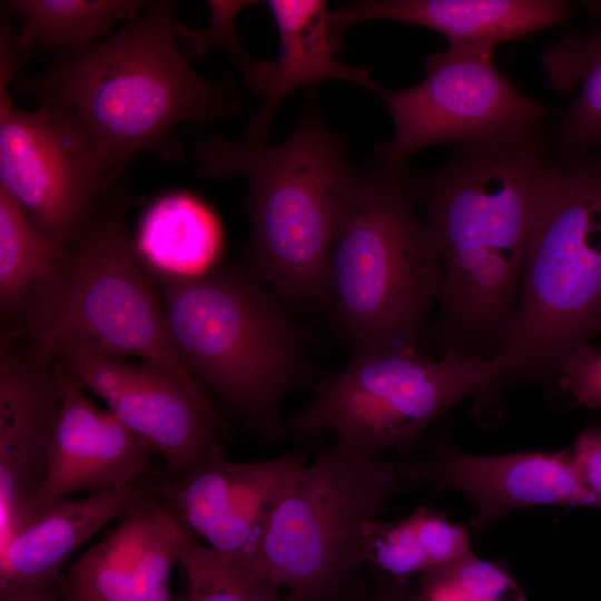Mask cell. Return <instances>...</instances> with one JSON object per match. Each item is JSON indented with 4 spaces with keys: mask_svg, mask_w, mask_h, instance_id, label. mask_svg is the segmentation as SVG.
Returning a JSON list of instances; mask_svg holds the SVG:
<instances>
[{
    "mask_svg": "<svg viewBox=\"0 0 601 601\" xmlns=\"http://www.w3.org/2000/svg\"><path fill=\"white\" fill-rule=\"evenodd\" d=\"M175 4L148 2L120 31L60 49L47 71L19 79L18 88L70 108L118 173L145 150L180 160L170 130L228 118L239 99L228 81L211 82L191 69L175 32Z\"/></svg>",
    "mask_w": 601,
    "mask_h": 601,
    "instance_id": "obj_2",
    "label": "cell"
},
{
    "mask_svg": "<svg viewBox=\"0 0 601 601\" xmlns=\"http://www.w3.org/2000/svg\"><path fill=\"white\" fill-rule=\"evenodd\" d=\"M540 131L462 147L441 168L400 178L440 248L443 353L504 349L528 249L560 183Z\"/></svg>",
    "mask_w": 601,
    "mask_h": 601,
    "instance_id": "obj_1",
    "label": "cell"
},
{
    "mask_svg": "<svg viewBox=\"0 0 601 601\" xmlns=\"http://www.w3.org/2000/svg\"><path fill=\"white\" fill-rule=\"evenodd\" d=\"M493 51L449 46L427 57L420 83L382 88L394 125L392 140L376 146L382 173L400 179L408 158L432 145L467 147L541 130L550 110L497 71Z\"/></svg>",
    "mask_w": 601,
    "mask_h": 601,
    "instance_id": "obj_10",
    "label": "cell"
},
{
    "mask_svg": "<svg viewBox=\"0 0 601 601\" xmlns=\"http://www.w3.org/2000/svg\"><path fill=\"white\" fill-rule=\"evenodd\" d=\"M504 367L503 353L490 358L443 353L431 359L405 346L353 352L342 372L313 385V400L286 423L299 434L332 431L335 445L364 459L407 452L461 401L475 396L477 414L495 404Z\"/></svg>",
    "mask_w": 601,
    "mask_h": 601,
    "instance_id": "obj_8",
    "label": "cell"
},
{
    "mask_svg": "<svg viewBox=\"0 0 601 601\" xmlns=\"http://www.w3.org/2000/svg\"><path fill=\"white\" fill-rule=\"evenodd\" d=\"M155 279L171 342L187 370L260 441H300L279 410L312 371L305 337L283 300L247 267Z\"/></svg>",
    "mask_w": 601,
    "mask_h": 601,
    "instance_id": "obj_4",
    "label": "cell"
},
{
    "mask_svg": "<svg viewBox=\"0 0 601 601\" xmlns=\"http://www.w3.org/2000/svg\"><path fill=\"white\" fill-rule=\"evenodd\" d=\"M174 601H187L186 594L183 597L175 598Z\"/></svg>",
    "mask_w": 601,
    "mask_h": 601,
    "instance_id": "obj_36",
    "label": "cell"
},
{
    "mask_svg": "<svg viewBox=\"0 0 601 601\" xmlns=\"http://www.w3.org/2000/svg\"><path fill=\"white\" fill-rule=\"evenodd\" d=\"M568 450L581 483L601 509V423L587 426Z\"/></svg>",
    "mask_w": 601,
    "mask_h": 601,
    "instance_id": "obj_31",
    "label": "cell"
},
{
    "mask_svg": "<svg viewBox=\"0 0 601 601\" xmlns=\"http://www.w3.org/2000/svg\"><path fill=\"white\" fill-rule=\"evenodd\" d=\"M194 155L201 176L248 181L247 269L283 302L325 307L331 252L361 178L343 140L309 107L278 145L211 136Z\"/></svg>",
    "mask_w": 601,
    "mask_h": 601,
    "instance_id": "obj_3",
    "label": "cell"
},
{
    "mask_svg": "<svg viewBox=\"0 0 601 601\" xmlns=\"http://www.w3.org/2000/svg\"><path fill=\"white\" fill-rule=\"evenodd\" d=\"M430 569L471 553L467 531L427 508L411 513Z\"/></svg>",
    "mask_w": 601,
    "mask_h": 601,
    "instance_id": "obj_29",
    "label": "cell"
},
{
    "mask_svg": "<svg viewBox=\"0 0 601 601\" xmlns=\"http://www.w3.org/2000/svg\"><path fill=\"white\" fill-rule=\"evenodd\" d=\"M531 239L496 393L550 385L565 359L601 334V152L565 155Z\"/></svg>",
    "mask_w": 601,
    "mask_h": 601,
    "instance_id": "obj_7",
    "label": "cell"
},
{
    "mask_svg": "<svg viewBox=\"0 0 601 601\" xmlns=\"http://www.w3.org/2000/svg\"><path fill=\"white\" fill-rule=\"evenodd\" d=\"M253 3L252 1H209L210 20L201 30L189 29L177 22L176 36L186 41L188 49L185 51L188 59L203 56L211 47L218 46L225 49L231 58L244 51L240 47L236 31L235 18L238 11Z\"/></svg>",
    "mask_w": 601,
    "mask_h": 601,
    "instance_id": "obj_28",
    "label": "cell"
},
{
    "mask_svg": "<svg viewBox=\"0 0 601 601\" xmlns=\"http://www.w3.org/2000/svg\"><path fill=\"white\" fill-rule=\"evenodd\" d=\"M124 200L115 188L62 254L52 280L23 317L26 348L49 363L69 346L140 357L174 378L229 440L224 416L174 347L159 286L127 230Z\"/></svg>",
    "mask_w": 601,
    "mask_h": 601,
    "instance_id": "obj_5",
    "label": "cell"
},
{
    "mask_svg": "<svg viewBox=\"0 0 601 601\" xmlns=\"http://www.w3.org/2000/svg\"><path fill=\"white\" fill-rule=\"evenodd\" d=\"M442 282L436 238L415 216L401 180L381 170L361 177L331 252L325 304L351 353L423 351Z\"/></svg>",
    "mask_w": 601,
    "mask_h": 601,
    "instance_id": "obj_6",
    "label": "cell"
},
{
    "mask_svg": "<svg viewBox=\"0 0 601 601\" xmlns=\"http://www.w3.org/2000/svg\"><path fill=\"white\" fill-rule=\"evenodd\" d=\"M61 406L56 364L2 341L0 354V550L40 485Z\"/></svg>",
    "mask_w": 601,
    "mask_h": 601,
    "instance_id": "obj_17",
    "label": "cell"
},
{
    "mask_svg": "<svg viewBox=\"0 0 601 601\" xmlns=\"http://www.w3.org/2000/svg\"><path fill=\"white\" fill-rule=\"evenodd\" d=\"M562 0H364L329 12L338 40L347 27L367 20H391L430 28L449 46L493 48L540 29L570 21Z\"/></svg>",
    "mask_w": 601,
    "mask_h": 601,
    "instance_id": "obj_20",
    "label": "cell"
},
{
    "mask_svg": "<svg viewBox=\"0 0 601 601\" xmlns=\"http://www.w3.org/2000/svg\"><path fill=\"white\" fill-rule=\"evenodd\" d=\"M24 209L0 187V307L2 318L24 317L52 280L62 254Z\"/></svg>",
    "mask_w": 601,
    "mask_h": 601,
    "instance_id": "obj_23",
    "label": "cell"
},
{
    "mask_svg": "<svg viewBox=\"0 0 601 601\" xmlns=\"http://www.w3.org/2000/svg\"><path fill=\"white\" fill-rule=\"evenodd\" d=\"M55 361L161 455V482L188 474L225 440L216 422L184 388L150 363L131 364L79 346L61 349Z\"/></svg>",
    "mask_w": 601,
    "mask_h": 601,
    "instance_id": "obj_13",
    "label": "cell"
},
{
    "mask_svg": "<svg viewBox=\"0 0 601 601\" xmlns=\"http://www.w3.org/2000/svg\"><path fill=\"white\" fill-rule=\"evenodd\" d=\"M501 601H528V600L524 597V594L521 592V590L516 588Z\"/></svg>",
    "mask_w": 601,
    "mask_h": 601,
    "instance_id": "obj_35",
    "label": "cell"
},
{
    "mask_svg": "<svg viewBox=\"0 0 601 601\" xmlns=\"http://www.w3.org/2000/svg\"><path fill=\"white\" fill-rule=\"evenodd\" d=\"M148 2L140 0H12L8 7L21 18L16 48L81 47L107 35L120 21L136 19Z\"/></svg>",
    "mask_w": 601,
    "mask_h": 601,
    "instance_id": "obj_24",
    "label": "cell"
},
{
    "mask_svg": "<svg viewBox=\"0 0 601 601\" xmlns=\"http://www.w3.org/2000/svg\"><path fill=\"white\" fill-rule=\"evenodd\" d=\"M364 601H426L410 579H395L370 571Z\"/></svg>",
    "mask_w": 601,
    "mask_h": 601,
    "instance_id": "obj_32",
    "label": "cell"
},
{
    "mask_svg": "<svg viewBox=\"0 0 601 601\" xmlns=\"http://www.w3.org/2000/svg\"><path fill=\"white\" fill-rule=\"evenodd\" d=\"M55 364L61 406L43 479L19 526L71 493L121 487L155 471L151 457L157 451L114 413L88 398L67 366L58 361Z\"/></svg>",
    "mask_w": 601,
    "mask_h": 601,
    "instance_id": "obj_15",
    "label": "cell"
},
{
    "mask_svg": "<svg viewBox=\"0 0 601 601\" xmlns=\"http://www.w3.org/2000/svg\"><path fill=\"white\" fill-rule=\"evenodd\" d=\"M184 526L158 493L131 505L116 528L56 582L66 601H174Z\"/></svg>",
    "mask_w": 601,
    "mask_h": 601,
    "instance_id": "obj_16",
    "label": "cell"
},
{
    "mask_svg": "<svg viewBox=\"0 0 601 601\" xmlns=\"http://www.w3.org/2000/svg\"><path fill=\"white\" fill-rule=\"evenodd\" d=\"M361 558L370 571L395 579H408L430 568L411 514L390 522L378 518L368 522Z\"/></svg>",
    "mask_w": 601,
    "mask_h": 601,
    "instance_id": "obj_27",
    "label": "cell"
},
{
    "mask_svg": "<svg viewBox=\"0 0 601 601\" xmlns=\"http://www.w3.org/2000/svg\"><path fill=\"white\" fill-rule=\"evenodd\" d=\"M221 242L216 215L194 195L174 191L146 208L134 245L155 278L186 279L214 268Z\"/></svg>",
    "mask_w": 601,
    "mask_h": 601,
    "instance_id": "obj_21",
    "label": "cell"
},
{
    "mask_svg": "<svg viewBox=\"0 0 601 601\" xmlns=\"http://www.w3.org/2000/svg\"><path fill=\"white\" fill-rule=\"evenodd\" d=\"M405 484L400 464L322 451L273 512L258 578L302 601H341L362 574L366 524Z\"/></svg>",
    "mask_w": 601,
    "mask_h": 601,
    "instance_id": "obj_9",
    "label": "cell"
},
{
    "mask_svg": "<svg viewBox=\"0 0 601 601\" xmlns=\"http://www.w3.org/2000/svg\"><path fill=\"white\" fill-rule=\"evenodd\" d=\"M0 76V187L59 249L81 235L115 189L116 171L68 107L41 100L13 105Z\"/></svg>",
    "mask_w": 601,
    "mask_h": 601,
    "instance_id": "obj_11",
    "label": "cell"
},
{
    "mask_svg": "<svg viewBox=\"0 0 601 601\" xmlns=\"http://www.w3.org/2000/svg\"><path fill=\"white\" fill-rule=\"evenodd\" d=\"M161 471L77 500L58 499L23 522L0 550V592L55 583L69 556L138 501L155 495Z\"/></svg>",
    "mask_w": 601,
    "mask_h": 601,
    "instance_id": "obj_19",
    "label": "cell"
},
{
    "mask_svg": "<svg viewBox=\"0 0 601 601\" xmlns=\"http://www.w3.org/2000/svg\"><path fill=\"white\" fill-rule=\"evenodd\" d=\"M406 483L464 494L475 509L472 526L484 530L509 513L532 506L595 508L569 450L474 455L439 439L418 460L400 464Z\"/></svg>",
    "mask_w": 601,
    "mask_h": 601,
    "instance_id": "obj_14",
    "label": "cell"
},
{
    "mask_svg": "<svg viewBox=\"0 0 601 601\" xmlns=\"http://www.w3.org/2000/svg\"><path fill=\"white\" fill-rule=\"evenodd\" d=\"M305 450L262 462L227 460L221 446L188 474L161 482L158 496L180 524L234 566L258 577L273 512L307 465Z\"/></svg>",
    "mask_w": 601,
    "mask_h": 601,
    "instance_id": "obj_12",
    "label": "cell"
},
{
    "mask_svg": "<svg viewBox=\"0 0 601 601\" xmlns=\"http://www.w3.org/2000/svg\"><path fill=\"white\" fill-rule=\"evenodd\" d=\"M266 3L277 26L280 55L274 61L246 56L237 62L247 83L263 101L249 122L247 139L264 141L276 109L299 87L336 79L378 95L382 87L374 81L368 67L346 65L336 58L338 40L332 33L325 1L270 0Z\"/></svg>",
    "mask_w": 601,
    "mask_h": 601,
    "instance_id": "obj_18",
    "label": "cell"
},
{
    "mask_svg": "<svg viewBox=\"0 0 601 601\" xmlns=\"http://www.w3.org/2000/svg\"><path fill=\"white\" fill-rule=\"evenodd\" d=\"M179 564L187 601H302L275 583L234 566L184 528Z\"/></svg>",
    "mask_w": 601,
    "mask_h": 601,
    "instance_id": "obj_25",
    "label": "cell"
},
{
    "mask_svg": "<svg viewBox=\"0 0 601 601\" xmlns=\"http://www.w3.org/2000/svg\"><path fill=\"white\" fill-rule=\"evenodd\" d=\"M0 601H66L57 583L40 584L0 592Z\"/></svg>",
    "mask_w": 601,
    "mask_h": 601,
    "instance_id": "obj_33",
    "label": "cell"
},
{
    "mask_svg": "<svg viewBox=\"0 0 601 601\" xmlns=\"http://www.w3.org/2000/svg\"><path fill=\"white\" fill-rule=\"evenodd\" d=\"M541 62L553 90L566 93L579 87L556 130L560 150L564 156L601 152V20L588 35L562 38Z\"/></svg>",
    "mask_w": 601,
    "mask_h": 601,
    "instance_id": "obj_22",
    "label": "cell"
},
{
    "mask_svg": "<svg viewBox=\"0 0 601 601\" xmlns=\"http://www.w3.org/2000/svg\"><path fill=\"white\" fill-rule=\"evenodd\" d=\"M556 383L574 404L601 411V347L587 344L575 349L563 363Z\"/></svg>",
    "mask_w": 601,
    "mask_h": 601,
    "instance_id": "obj_30",
    "label": "cell"
},
{
    "mask_svg": "<svg viewBox=\"0 0 601 601\" xmlns=\"http://www.w3.org/2000/svg\"><path fill=\"white\" fill-rule=\"evenodd\" d=\"M417 578L416 585L427 601H501L518 588L505 570L472 552Z\"/></svg>",
    "mask_w": 601,
    "mask_h": 601,
    "instance_id": "obj_26",
    "label": "cell"
},
{
    "mask_svg": "<svg viewBox=\"0 0 601 601\" xmlns=\"http://www.w3.org/2000/svg\"><path fill=\"white\" fill-rule=\"evenodd\" d=\"M366 590H367V580H365L361 574V577L356 581L353 589L341 601H364Z\"/></svg>",
    "mask_w": 601,
    "mask_h": 601,
    "instance_id": "obj_34",
    "label": "cell"
}]
</instances>
